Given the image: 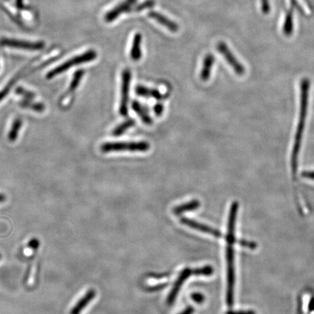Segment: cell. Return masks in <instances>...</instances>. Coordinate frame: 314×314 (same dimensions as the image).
I'll use <instances>...</instances> for the list:
<instances>
[{
    "mask_svg": "<svg viewBox=\"0 0 314 314\" xmlns=\"http://www.w3.org/2000/svg\"><path fill=\"white\" fill-rule=\"evenodd\" d=\"M310 87L309 79L308 78H303L301 81L299 120H298V127H297L294 144H293L292 159H291V163H292L291 165H292V173L294 175H296L298 172V156L301 151L302 139H303L305 121H306L307 114H308Z\"/></svg>",
    "mask_w": 314,
    "mask_h": 314,
    "instance_id": "cell-1",
    "label": "cell"
},
{
    "mask_svg": "<svg viewBox=\"0 0 314 314\" xmlns=\"http://www.w3.org/2000/svg\"><path fill=\"white\" fill-rule=\"evenodd\" d=\"M150 148V143L147 141L112 142V143L103 144L101 151L104 153L124 152V151L131 152H146Z\"/></svg>",
    "mask_w": 314,
    "mask_h": 314,
    "instance_id": "cell-2",
    "label": "cell"
},
{
    "mask_svg": "<svg viewBox=\"0 0 314 314\" xmlns=\"http://www.w3.org/2000/svg\"><path fill=\"white\" fill-rule=\"evenodd\" d=\"M96 57L97 53L95 50H89V51L86 52L83 54L74 57L70 60H67L65 63L62 64L61 65L55 68L54 69L48 72V74H47V78L52 79V78L55 77V76L58 75L61 73L67 72L68 69H70V68L79 65V64L92 61V60H95Z\"/></svg>",
    "mask_w": 314,
    "mask_h": 314,
    "instance_id": "cell-3",
    "label": "cell"
},
{
    "mask_svg": "<svg viewBox=\"0 0 314 314\" xmlns=\"http://www.w3.org/2000/svg\"><path fill=\"white\" fill-rule=\"evenodd\" d=\"M227 277H228V287H227V305L229 308L234 305V283H235V271H234V250L233 244H228L226 248Z\"/></svg>",
    "mask_w": 314,
    "mask_h": 314,
    "instance_id": "cell-4",
    "label": "cell"
},
{
    "mask_svg": "<svg viewBox=\"0 0 314 314\" xmlns=\"http://www.w3.org/2000/svg\"><path fill=\"white\" fill-rule=\"evenodd\" d=\"M131 78L132 74L130 69H124L121 74V101L120 106H119V113L122 116H127L128 114Z\"/></svg>",
    "mask_w": 314,
    "mask_h": 314,
    "instance_id": "cell-5",
    "label": "cell"
},
{
    "mask_svg": "<svg viewBox=\"0 0 314 314\" xmlns=\"http://www.w3.org/2000/svg\"><path fill=\"white\" fill-rule=\"evenodd\" d=\"M217 50L224 57L225 60L228 62L229 66L234 69V72L237 75L242 76L245 74V67L242 65L240 61H239L237 57L229 49L228 45L223 41H220L217 45Z\"/></svg>",
    "mask_w": 314,
    "mask_h": 314,
    "instance_id": "cell-6",
    "label": "cell"
},
{
    "mask_svg": "<svg viewBox=\"0 0 314 314\" xmlns=\"http://www.w3.org/2000/svg\"><path fill=\"white\" fill-rule=\"evenodd\" d=\"M0 45L9 48H17V49L27 50H40L45 47L43 41H28L19 40V39L3 38L0 39Z\"/></svg>",
    "mask_w": 314,
    "mask_h": 314,
    "instance_id": "cell-7",
    "label": "cell"
},
{
    "mask_svg": "<svg viewBox=\"0 0 314 314\" xmlns=\"http://www.w3.org/2000/svg\"><path fill=\"white\" fill-rule=\"evenodd\" d=\"M136 2L137 0H124L122 3H119L117 6L114 7L112 10H109L108 13L106 14L104 19L107 23L114 22L121 14L129 11L133 5L136 3Z\"/></svg>",
    "mask_w": 314,
    "mask_h": 314,
    "instance_id": "cell-8",
    "label": "cell"
},
{
    "mask_svg": "<svg viewBox=\"0 0 314 314\" xmlns=\"http://www.w3.org/2000/svg\"><path fill=\"white\" fill-rule=\"evenodd\" d=\"M239 204L237 202H232L229 213L228 234L226 236V242L229 244H234L236 242L235 226L236 220H237V212H238Z\"/></svg>",
    "mask_w": 314,
    "mask_h": 314,
    "instance_id": "cell-9",
    "label": "cell"
},
{
    "mask_svg": "<svg viewBox=\"0 0 314 314\" xmlns=\"http://www.w3.org/2000/svg\"><path fill=\"white\" fill-rule=\"evenodd\" d=\"M191 275H192V270L189 268H185V269L180 273L179 277H178L176 282H175L174 285H173V289H172L171 292L170 293L169 296H168V301H166V303H168V305L173 304V302L175 301V298H176L177 295H178V292H179L180 287H182L183 283H184L185 281Z\"/></svg>",
    "mask_w": 314,
    "mask_h": 314,
    "instance_id": "cell-10",
    "label": "cell"
},
{
    "mask_svg": "<svg viewBox=\"0 0 314 314\" xmlns=\"http://www.w3.org/2000/svg\"><path fill=\"white\" fill-rule=\"evenodd\" d=\"M180 222L183 224L188 225L190 228L200 231V232H204V233L211 234V235L214 236L217 238H220L222 237L221 232L218 231V229L213 228L211 227L207 226V225L198 223L195 220L189 219V218H182L180 219Z\"/></svg>",
    "mask_w": 314,
    "mask_h": 314,
    "instance_id": "cell-11",
    "label": "cell"
},
{
    "mask_svg": "<svg viewBox=\"0 0 314 314\" xmlns=\"http://www.w3.org/2000/svg\"><path fill=\"white\" fill-rule=\"evenodd\" d=\"M149 15L151 18L154 19L156 22L159 23L161 25L164 26L172 32H177L179 29V27L176 23L173 22L170 18H166L165 15H162V14L158 13V12L152 11L149 13Z\"/></svg>",
    "mask_w": 314,
    "mask_h": 314,
    "instance_id": "cell-12",
    "label": "cell"
},
{
    "mask_svg": "<svg viewBox=\"0 0 314 314\" xmlns=\"http://www.w3.org/2000/svg\"><path fill=\"white\" fill-rule=\"evenodd\" d=\"M95 296H96V291L94 289H90L86 293V295L73 307L70 314H80L87 305H89L90 302L94 299Z\"/></svg>",
    "mask_w": 314,
    "mask_h": 314,
    "instance_id": "cell-13",
    "label": "cell"
},
{
    "mask_svg": "<svg viewBox=\"0 0 314 314\" xmlns=\"http://www.w3.org/2000/svg\"><path fill=\"white\" fill-rule=\"evenodd\" d=\"M135 93L140 96L153 98L158 100H164L168 96V94L162 95L158 90L152 89L143 86H137L135 88Z\"/></svg>",
    "mask_w": 314,
    "mask_h": 314,
    "instance_id": "cell-14",
    "label": "cell"
},
{
    "mask_svg": "<svg viewBox=\"0 0 314 314\" xmlns=\"http://www.w3.org/2000/svg\"><path fill=\"white\" fill-rule=\"evenodd\" d=\"M214 62L215 58L213 55L207 54L204 57L200 73V79L203 81H206L211 79L212 69H213Z\"/></svg>",
    "mask_w": 314,
    "mask_h": 314,
    "instance_id": "cell-15",
    "label": "cell"
},
{
    "mask_svg": "<svg viewBox=\"0 0 314 314\" xmlns=\"http://www.w3.org/2000/svg\"><path fill=\"white\" fill-rule=\"evenodd\" d=\"M132 109L139 116L144 124H147V125H152L153 119L149 115L148 109H146V107H143L141 103H140L137 100H134L132 103Z\"/></svg>",
    "mask_w": 314,
    "mask_h": 314,
    "instance_id": "cell-16",
    "label": "cell"
},
{
    "mask_svg": "<svg viewBox=\"0 0 314 314\" xmlns=\"http://www.w3.org/2000/svg\"><path fill=\"white\" fill-rule=\"evenodd\" d=\"M142 35L140 33H137L133 37L132 43L131 50H130V57L134 61H138L142 57Z\"/></svg>",
    "mask_w": 314,
    "mask_h": 314,
    "instance_id": "cell-17",
    "label": "cell"
},
{
    "mask_svg": "<svg viewBox=\"0 0 314 314\" xmlns=\"http://www.w3.org/2000/svg\"><path fill=\"white\" fill-rule=\"evenodd\" d=\"M199 206H200V202L197 200V199H194V200L190 201V202L175 206L174 209H173V213L177 215V216H179L182 213H186V212L195 211Z\"/></svg>",
    "mask_w": 314,
    "mask_h": 314,
    "instance_id": "cell-18",
    "label": "cell"
},
{
    "mask_svg": "<svg viewBox=\"0 0 314 314\" xmlns=\"http://www.w3.org/2000/svg\"><path fill=\"white\" fill-rule=\"evenodd\" d=\"M294 30V23H293V10L292 8H289L284 18L283 24V32L286 36L292 35Z\"/></svg>",
    "mask_w": 314,
    "mask_h": 314,
    "instance_id": "cell-19",
    "label": "cell"
},
{
    "mask_svg": "<svg viewBox=\"0 0 314 314\" xmlns=\"http://www.w3.org/2000/svg\"><path fill=\"white\" fill-rule=\"evenodd\" d=\"M135 125V120L133 119H128L124 122L121 123L119 126L117 127L113 130L112 134L114 136L118 137L124 134L127 130H129L132 127Z\"/></svg>",
    "mask_w": 314,
    "mask_h": 314,
    "instance_id": "cell-20",
    "label": "cell"
},
{
    "mask_svg": "<svg viewBox=\"0 0 314 314\" xmlns=\"http://www.w3.org/2000/svg\"><path fill=\"white\" fill-rule=\"evenodd\" d=\"M20 106L24 108L32 109L36 112H43L45 111V107L44 104L33 102L31 100H23L20 102Z\"/></svg>",
    "mask_w": 314,
    "mask_h": 314,
    "instance_id": "cell-21",
    "label": "cell"
},
{
    "mask_svg": "<svg viewBox=\"0 0 314 314\" xmlns=\"http://www.w3.org/2000/svg\"><path fill=\"white\" fill-rule=\"evenodd\" d=\"M22 125V120L20 119H16L13 121V125L8 134V139L10 142H14L18 138L19 131Z\"/></svg>",
    "mask_w": 314,
    "mask_h": 314,
    "instance_id": "cell-22",
    "label": "cell"
},
{
    "mask_svg": "<svg viewBox=\"0 0 314 314\" xmlns=\"http://www.w3.org/2000/svg\"><path fill=\"white\" fill-rule=\"evenodd\" d=\"M84 74L85 71L82 70V69H81V70H78L77 72H75L74 77H73L72 82H71L70 86H69V92L74 91V90L77 88L79 82H80L81 78H82L83 76H84Z\"/></svg>",
    "mask_w": 314,
    "mask_h": 314,
    "instance_id": "cell-23",
    "label": "cell"
},
{
    "mask_svg": "<svg viewBox=\"0 0 314 314\" xmlns=\"http://www.w3.org/2000/svg\"><path fill=\"white\" fill-rule=\"evenodd\" d=\"M214 272L213 267L211 265H206V266L202 267V268H196L192 270V274L196 276H211Z\"/></svg>",
    "mask_w": 314,
    "mask_h": 314,
    "instance_id": "cell-24",
    "label": "cell"
},
{
    "mask_svg": "<svg viewBox=\"0 0 314 314\" xmlns=\"http://www.w3.org/2000/svg\"><path fill=\"white\" fill-rule=\"evenodd\" d=\"M17 94L22 95L24 98L27 99V100H32L33 98L35 97V95L32 93V92L29 91L22 88V87H18L16 90H15Z\"/></svg>",
    "mask_w": 314,
    "mask_h": 314,
    "instance_id": "cell-25",
    "label": "cell"
},
{
    "mask_svg": "<svg viewBox=\"0 0 314 314\" xmlns=\"http://www.w3.org/2000/svg\"><path fill=\"white\" fill-rule=\"evenodd\" d=\"M155 1L154 0H146V1L143 2V3L136 6L135 8V11H141V10L149 9L152 8L155 5Z\"/></svg>",
    "mask_w": 314,
    "mask_h": 314,
    "instance_id": "cell-26",
    "label": "cell"
},
{
    "mask_svg": "<svg viewBox=\"0 0 314 314\" xmlns=\"http://www.w3.org/2000/svg\"><path fill=\"white\" fill-rule=\"evenodd\" d=\"M14 83H15V80L10 81L9 84L8 85V86H5V88H3V89L1 91H0V101H1V100H3V99L5 98V97H6L7 95H8V93H9L10 92V88L13 87Z\"/></svg>",
    "mask_w": 314,
    "mask_h": 314,
    "instance_id": "cell-27",
    "label": "cell"
},
{
    "mask_svg": "<svg viewBox=\"0 0 314 314\" xmlns=\"http://www.w3.org/2000/svg\"><path fill=\"white\" fill-rule=\"evenodd\" d=\"M295 1L301 7V9L304 11L306 15H310L311 10H310L309 6H308L305 0H295Z\"/></svg>",
    "mask_w": 314,
    "mask_h": 314,
    "instance_id": "cell-28",
    "label": "cell"
},
{
    "mask_svg": "<svg viewBox=\"0 0 314 314\" xmlns=\"http://www.w3.org/2000/svg\"><path fill=\"white\" fill-rule=\"evenodd\" d=\"M164 106L162 103L159 102V103H156L154 107V112L155 115L157 117H159L162 115L164 113Z\"/></svg>",
    "mask_w": 314,
    "mask_h": 314,
    "instance_id": "cell-29",
    "label": "cell"
},
{
    "mask_svg": "<svg viewBox=\"0 0 314 314\" xmlns=\"http://www.w3.org/2000/svg\"><path fill=\"white\" fill-rule=\"evenodd\" d=\"M239 244L243 246V247L249 248V249H255L258 247L256 243L251 242V241L244 240V239L239 241Z\"/></svg>",
    "mask_w": 314,
    "mask_h": 314,
    "instance_id": "cell-30",
    "label": "cell"
},
{
    "mask_svg": "<svg viewBox=\"0 0 314 314\" xmlns=\"http://www.w3.org/2000/svg\"><path fill=\"white\" fill-rule=\"evenodd\" d=\"M168 283H164V284H159L157 285L154 286V287H147L146 291L149 292H157V291L161 290V289H164L166 286H168Z\"/></svg>",
    "mask_w": 314,
    "mask_h": 314,
    "instance_id": "cell-31",
    "label": "cell"
},
{
    "mask_svg": "<svg viewBox=\"0 0 314 314\" xmlns=\"http://www.w3.org/2000/svg\"><path fill=\"white\" fill-rule=\"evenodd\" d=\"M192 298L194 302L199 303V304H201V303H202L204 301V296L199 292L193 293V294L192 295Z\"/></svg>",
    "mask_w": 314,
    "mask_h": 314,
    "instance_id": "cell-32",
    "label": "cell"
},
{
    "mask_svg": "<svg viewBox=\"0 0 314 314\" xmlns=\"http://www.w3.org/2000/svg\"><path fill=\"white\" fill-rule=\"evenodd\" d=\"M39 245H40V242H39V240L36 238H33L32 240H30V242L28 243V247L30 248V249H34L36 250V249L39 248Z\"/></svg>",
    "mask_w": 314,
    "mask_h": 314,
    "instance_id": "cell-33",
    "label": "cell"
},
{
    "mask_svg": "<svg viewBox=\"0 0 314 314\" xmlns=\"http://www.w3.org/2000/svg\"><path fill=\"white\" fill-rule=\"evenodd\" d=\"M301 176L303 178H307V179L314 180V171H304L301 173Z\"/></svg>",
    "mask_w": 314,
    "mask_h": 314,
    "instance_id": "cell-34",
    "label": "cell"
},
{
    "mask_svg": "<svg viewBox=\"0 0 314 314\" xmlns=\"http://www.w3.org/2000/svg\"><path fill=\"white\" fill-rule=\"evenodd\" d=\"M168 276H169V274H168V273L152 274H149V277H152V278H154V279H161L162 278H166V277H168Z\"/></svg>",
    "mask_w": 314,
    "mask_h": 314,
    "instance_id": "cell-35",
    "label": "cell"
},
{
    "mask_svg": "<svg viewBox=\"0 0 314 314\" xmlns=\"http://www.w3.org/2000/svg\"><path fill=\"white\" fill-rule=\"evenodd\" d=\"M226 314H256L254 310H239V311H229Z\"/></svg>",
    "mask_w": 314,
    "mask_h": 314,
    "instance_id": "cell-36",
    "label": "cell"
},
{
    "mask_svg": "<svg viewBox=\"0 0 314 314\" xmlns=\"http://www.w3.org/2000/svg\"><path fill=\"white\" fill-rule=\"evenodd\" d=\"M194 312V308L193 307L189 306L188 308H185L183 312H181L180 314H193Z\"/></svg>",
    "mask_w": 314,
    "mask_h": 314,
    "instance_id": "cell-37",
    "label": "cell"
},
{
    "mask_svg": "<svg viewBox=\"0 0 314 314\" xmlns=\"http://www.w3.org/2000/svg\"><path fill=\"white\" fill-rule=\"evenodd\" d=\"M15 5L18 9L22 10L24 8V0H15Z\"/></svg>",
    "mask_w": 314,
    "mask_h": 314,
    "instance_id": "cell-38",
    "label": "cell"
},
{
    "mask_svg": "<svg viewBox=\"0 0 314 314\" xmlns=\"http://www.w3.org/2000/svg\"><path fill=\"white\" fill-rule=\"evenodd\" d=\"M308 309H309L310 311H313L314 310V298L310 300Z\"/></svg>",
    "mask_w": 314,
    "mask_h": 314,
    "instance_id": "cell-39",
    "label": "cell"
},
{
    "mask_svg": "<svg viewBox=\"0 0 314 314\" xmlns=\"http://www.w3.org/2000/svg\"><path fill=\"white\" fill-rule=\"evenodd\" d=\"M6 200V197L3 194H0V203L4 202Z\"/></svg>",
    "mask_w": 314,
    "mask_h": 314,
    "instance_id": "cell-40",
    "label": "cell"
},
{
    "mask_svg": "<svg viewBox=\"0 0 314 314\" xmlns=\"http://www.w3.org/2000/svg\"><path fill=\"white\" fill-rule=\"evenodd\" d=\"M1 259H2V255L0 254V260H1Z\"/></svg>",
    "mask_w": 314,
    "mask_h": 314,
    "instance_id": "cell-41",
    "label": "cell"
}]
</instances>
